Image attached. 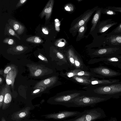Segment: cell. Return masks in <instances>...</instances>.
<instances>
[{"instance_id": "d590c367", "label": "cell", "mask_w": 121, "mask_h": 121, "mask_svg": "<svg viewBox=\"0 0 121 121\" xmlns=\"http://www.w3.org/2000/svg\"><path fill=\"white\" fill-rule=\"evenodd\" d=\"M27 1V0H20L19 1L16 5V7H18L24 4Z\"/></svg>"}, {"instance_id": "1f68e13d", "label": "cell", "mask_w": 121, "mask_h": 121, "mask_svg": "<svg viewBox=\"0 0 121 121\" xmlns=\"http://www.w3.org/2000/svg\"><path fill=\"white\" fill-rule=\"evenodd\" d=\"M55 52L57 56L59 58L65 61H66L64 56L61 53L56 50H55Z\"/></svg>"}, {"instance_id": "3957f363", "label": "cell", "mask_w": 121, "mask_h": 121, "mask_svg": "<svg viewBox=\"0 0 121 121\" xmlns=\"http://www.w3.org/2000/svg\"><path fill=\"white\" fill-rule=\"evenodd\" d=\"M85 94V91H82L60 93L57 95L52 99V103L65 106L72 100Z\"/></svg>"}, {"instance_id": "e0dca14e", "label": "cell", "mask_w": 121, "mask_h": 121, "mask_svg": "<svg viewBox=\"0 0 121 121\" xmlns=\"http://www.w3.org/2000/svg\"><path fill=\"white\" fill-rule=\"evenodd\" d=\"M5 86L4 99L2 106L3 110L9 107L12 100V96L9 85L6 84Z\"/></svg>"}, {"instance_id": "f6af8a7d", "label": "cell", "mask_w": 121, "mask_h": 121, "mask_svg": "<svg viewBox=\"0 0 121 121\" xmlns=\"http://www.w3.org/2000/svg\"><path fill=\"white\" fill-rule=\"evenodd\" d=\"M120 57H121V54L120 55Z\"/></svg>"}, {"instance_id": "603a6c76", "label": "cell", "mask_w": 121, "mask_h": 121, "mask_svg": "<svg viewBox=\"0 0 121 121\" xmlns=\"http://www.w3.org/2000/svg\"><path fill=\"white\" fill-rule=\"evenodd\" d=\"M9 23L14 30L18 34H21L24 31L25 27L18 22L12 20Z\"/></svg>"}, {"instance_id": "7bdbcfd3", "label": "cell", "mask_w": 121, "mask_h": 121, "mask_svg": "<svg viewBox=\"0 0 121 121\" xmlns=\"http://www.w3.org/2000/svg\"><path fill=\"white\" fill-rule=\"evenodd\" d=\"M1 121H6L4 118L3 117L1 118Z\"/></svg>"}, {"instance_id": "484cf974", "label": "cell", "mask_w": 121, "mask_h": 121, "mask_svg": "<svg viewBox=\"0 0 121 121\" xmlns=\"http://www.w3.org/2000/svg\"><path fill=\"white\" fill-rule=\"evenodd\" d=\"M102 8V13L108 15L112 16L117 14L115 12L106 8Z\"/></svg>"}, {"instance_id": "30bf717a", "label": "cell", "mask_w": 121, "mask_h": 121, "mask_svg": "<svg viewBox=\"0 0 121 121\" xmlns=\"http://www.w3.org/2000/svg\"><path fill=\"white\" fill-rule=\"evenodd\" d=\"M67 58L71 65L77 69H82L84 65L81 60L72 48L69 49L66 52Z\"/></svg>"}, {"instance_id": "cb8c5ba5", "label": "cell", "mask_w": 121, "mask_h": 121, "mask_svg": "<svg viewBox=\"0 0 121 121\" xmlns=\"http://www.w3.org/2000/svg\"><path fill=\"white\" fill-rule=\"evenodd\" d=\"M26 41L28 42L35 43H40L43 42L40 37L36 36L30 37L26 39Z\"/></svg>"}, {"instance_id": "d6a6232c", "label": "cell", "mask_w": 121, "mask_h": 121, "mask_svg": "<svg viewBox=\"0 0 121 121\" xmlns=\"http://www.w3.org/2000/svg\"><path fill=\"white\" fill-rule=\"evenodd\" d=\"M3 42L9 45L13 44L14 43V41L13 39L8 38L5 39L3 40Z\"/></svg>"}, {"instance_id": "8992f818", "label": "cell", "mask_w": 121, "mask_h": 121, "mask_svg": "<svg viewBox=\"0 0 121 121\" xmlns=\"http://www.w3.org/2000/svg\"><path fill=\"white\" fill-rule=\"evenodd\" d=\"M100 36V45L121 46V34L115 35L107 33L102 34Z\"/></svg>"}, {"instance_id": "f1b7e54d", "label": "cell", "mask_w": 121, "mask_h": 121, "mask_svg": "<svg viewBox=\"0 0 121 121\" xmlns=\"http://www.w3.org/2000/svg\"><path fill=\"white\" fill-rule=\"evenodd\" d=\"M46 89L43 87H40L37 88L32 93L33 95L37 94L44 91Z\"/></svg>"}, {"instance_id": "2e32d148", "label": "cell", "mask_w": 121, "mask_h": 121, "mask_svg": "<svg viewBox=\"0 0 121 121\" xmlns=\"http://www.w3.org/2000/svg\"><path fill=\"white\" fill-rule=\"evenodd\" d=\"M120 55L114 56L101 57L97 60V61H102L106 64L117 67V65L121 63V57Z\"/></svg>"}, {"instance_id": "4316f807", "label": "cell", "mask_w": 121, "mask_h": 121, "mask_svg": "<svg viewBox=\"0 0 121 121\" xmlns=\"http://www.w3.org/2000/svg\"><path fill=\"white\" fill-rule=\"evenodd\" d=\"M108 34L112 35H119L121 34V23L118 26Z\"/></svg>"}, {"instance_id": "d6986e66", "label": "cell", "mask_w": 121, "mask_h": 121, "mask_svg": "<svg viewBox=\"0 0 121 121\" xmlns=\"http://www.w3.org/2000/svg\"><path fill=\"white\" fill-rule=\"evenodd\" d=\"M30 108L28 107L14 113L12 115V118L15 120L21 119L29 115Z\"/></svg>"}, {"instance_id": "f35d334b", "label": "cell", "mask_w": 121, "mask_h": 121, "mask_svg": "<svg viewBox=\"0 0 121 121\" xmlns=\"http://www.w3.org/2000/svg\"><path fill=\"white\" fill-rule=\"evenodd\" d=\"M16 49L18 51H21L23 50L24 48L22 46H18L16 47Z\"/></svg>"}, {"instance_id": "e575fe53", "label": "cell", "mask_w": 121, "mask_h": 121, "mask_svg": "<svg viewBox=\"0 0 121 121\" xmlns=\"http://www.w3.org/2000/svg\"><path fill=\"white\" fill-rule=\"evenodd\" d=\"M65 10L68 11H72L73 9V5L71 4H67L65 6Z\"/></svg>"}, {"instance_id": "5b68a950", "label": "cell", "mask_w": 121, "mask_h": 121, "mask_svg": "<svg viewBox=\"0 0 121 121\" xmlns=\"http://www.w3.org/2000/svg\"><path fill=\"white\" fill-rule=\"evenodd\" d=\"M95 57H101L117 56L121 54V46L106 45L100 47L93 53Z\"/></svg>"}, {"instance_id": "9a60e30c", "label": "cell", "mask_w": 121, "mask_h": 121, "mask_svg": "<svg viewBox=\"0 0 121 121\" xmlns=\"http://www.w3.org/2000/svg\"><path fill=\"white\" fill-rule=\"evenodd\" d=\"M58 78L56 76H53L38 82L35 85L34 89L37 88L42 87L46 89L53 85L56 82Z\"/></svg>"}, {"instance_id": "83f0119b", "label": "cell", "mask_w": 121, "mask_h": 121, "mask_svg": "<svg viewBox=\"0 0 121 121\" xmlns=\"http://www.w3.org/2000/svg\"><path fill=\"white\" fill-rule=\"evenodd\" d=\"M5 86L2 88L0 94V108L2 106L4 99Z\"/></svg>"}, {"instance_id": "60d3db41", "label": "cell", "mask_w": 121, "mask_h": 121, "mask_svg": "<svg viewBox=\"0 0 121 121\" xmlns=\"http://www.w3.org/2000/svg\"><path fill=\"white\" fill-rule=\"evenodd\" d=\"M117 67L120 69H121V63L117 65Z\"/></svg>"}, {"instance_id": "836d02e7", "label": "cell", "mask_w": 121, "mask_h": 121, "mask_svg": "<svg viewBox=\"0 0 121 121\" xmlns=\"http://www.w3.org/2000/svg\"><path fill=\"white\" fill-rule=\"evenodd\" d=\"M8 32L11 35L16 37L19 40L20 39V37L18 36L15 31L10 28L8 29Z\"/></svg>"}, {"instance_id": "ac0fdd59", "label": "cell", "mask_w": 121, "mask_h": 121, "mask_svg": "<svg viewBox=\"0 0 121 121\" xmlns=\"http://www.w3.org/2000/svg\"><path fill=\"white\" fill-rule=\"evenodd\" d=\"M54 3L53 0H49L41 13L40 17L42 18L45 16L46 20H48L50 17Z\"/></svg>"}, {"instance_id": "52a82bcc", "label": "cell", "mask_w": 121, "mask_h": 121, "mask_svg": "<svg viewBox=\"0 0 121 121\" xmlns=\"http://www.w3.org/2000/svg\"><path fill=\"white\" fill-rule=\"evenodd\" d=\"M91 72L105 78H111L121 75V73L107 67L100 65L91 69Z\"/></svg>"}, {"instance_id": "44dd1931", "label": "cell", "mask_w": 121, "mask_h": 121, "mask_svg": "<svg viewBox=\"0 0 121 121\" xmlns=\"http://www.w3.org/2000/svg\"><path fill=\"white\" fill-rule=\"evenodd\" d=\"M91 77L84 76H76L71 78L75 82L86 85L91 84Z\"/></svg>"}, {"instance_id": "ba28073f", "label": "cell", "mask_w": 121, "mask_h": 121, "mask_svg": "<svg viewBox=\"0 0 121 121\" xmlns=\"http://www.w3.org/2000/svg\"><path fill=\"white\" fill-rule=\"evenodd\" d=\"M81 113V112L77 111H64L43 116H45L46 118L59 120H64L70 117H75Z\"/></svg>"}, {"instance_id": "7a4b0ae2", "label": "cell", "mask_w": 121, "mask_h": 121, "mask_svg": "<svg viewBox=\"0 0 121 121\" xmlns=\"http://www.w3.org/2000/svg\"><path fill=\"white\" fill-rule=\"evenodd\" d=\"M94 93L118 98L121 96V81L108 85L94 88Z\"/></svg>"}, {"instance_id": "74e56055", "label": "cell", "mask_w": 121, "mask_h": 121, "mask_svg": "<svg viewBox=\"0 0 121 121\" xmlns=\"http://www.w3.org/2000/svg\"><path fill=\"white\" fill-rule=\"evenodd\" d=\"M42 30L43 33L44 34L48 35L49 32L47 29L45 27H43L42 28Z\"/></svg>"}, {"instance_id": "9c48e42d", "label": "cell", "mask_w": 121, "mask_h": 121, "mask_svg": "<svg viewBox=\"0 0 121 121\" xmlns=\"http://www.w3.org/2000/svg\"><path fill=\"white\" fill-rule=\"evenodd\" d=\"M98 8V6H96L91 10H87L84 13L81 18L70 28L71 32H77L80 27L87 23L92 14Z\"/></svg>"}, {"instance_id": "8d00e7d4", "label": "cell", "mask_w": 121, "mask_h": 121, "mask_svg": "<svg viewBox=\"0 0 121 121\" xmlns=\"http://www.w3.org/2000/svg\"><path fill=\"white\" fill-rule=\"evenodd\" d=\"M38 57L39 59L43 60L46 62L48 61V60L47 58L42 54H39L38 55Z\"/></svg>"}, {"instance_id": "5bb4252c", "label": "cell", "mask_w": 121, "mask_h": 121, "mask_svg": "<svg viewBox=\"0 0 121 121\" xmlns=\"http://www.w3.org/2000/svg\"><path fill=\"white\" fill-rule=\"evenodd\" d=\"M91 85H94V88L114 84L119 82L120 81V80L118 79H100L98 78H94V77H91Z\"/></svg>"}, {"instance_id": "4dcf8cb0", "label": "cell", "mask_w": 121, "mask_h": 121, "mask_svg": "<svg viewBox=\"0 0 121 121\" xmlns=\"http://www.w3.org/2000/svg\"><path fill=\"white\" fill-rule=\"evenodd\" d=\"M14 66L12 65L8 66L4 69L3 72V76L4 77H6L7 75L12 70Z\"/></svg>"}, {"instance_id": "b9f144b4", "label": "cell", "mask_w": 121, "mask_h": 121, "mask_svg": "<svg viewBox=\"0 0 121 121\" xmlns=\"http://www.w3.org/2000/svg\"><path fill=\"white\" fill-rule=\"evenodd\" d=\"M3 82V80L2 78L0 76V84H1Z\"/></svg>"}, {"instance_id": "277c9868", "label": "cell", "mask_w": 121, "mask_h": 121, "mask_svg": "<svg viewBox=\"0 0 121 121\" xmlns=\"http://www.w3.org/2000/svg\"><path fill=\"white\" fill-rule=\"evenodd\" d=\"M100 110L93 108L85 110L77 116L71 119V121H95L101 117Z\"/></svg>"}, {"instance_id": "8fae6325", "label": "cell", "mask_w": 121, "mask_h": 121, "mask_svg": "<svg viewBox=\"0 0 121 121\" xmlns=\"http://www.w3.org/2000/svg\"><path fill=\"white\" fill-rule=\"evenodd\" d=\"M117 23V22L112 21V19H109L101 21H99L95 28L97 33L102 34L107 33L109 28L116 25Z\"/></svg>"}, {"instance_id": "6da1fadb", "label": "cell", "mask_w": 121, "mask_h": 121, "mask_svg": "<svg viewBox=\"0 0 121 121\" xmlns=\"http://www.w3.org/2000/svg\"><path fill=\"white\" fill-rule=\"evenodd\" d=\"M110 96L99 95H89L85 94L72 100L65 106L68 107L93 106L96 104L110 99Z\"/></svg>"}, {"instance_id": "7402d4cb", "label": "cell", "mask_w": 121, "mask_h": 121, "mask_svg": "<svg viewBox=\"0 0 121 121\" xmlns=\"http://www.w3.org/2000/svg\"><path fill=\"white\" fill-rule=\"evenodd\" d=\"M17 74V70L14 66L9 73L6 77V81L7 84L13 86L15 79Z\"/></svg>"}, {"instance_id": "d4e9b609", "label": "cell", "mask_w": 121, "mask_h": 121, "mask_svg": "<svg viewBox=\"0 0 121 121\" xmlns=\"http://www.w3.org/2000/svg\"><path fill=\"white\" fill-rule=\"evenodd\" d=\"M87 28V23L85 24L79 28L78 30V32L77 37L78 38L81 39L82 38L86 31Z\"/></svg>"}, {"instance_id": "7c38bea8", "label": "cell", "mask_w": 121, "mask_h": 121, "mask_svg": "<svg viewBox=\"0 0 121 121\" xmlns=\"http://www.w3.org/2000/svg\"><path fill=\"white\" fill-rule=\"evenodd\" d=\"M27 66L30 71L31 76L38 77L45 75L49 71L48 69L42 65H28Z\"/></svg>"}, {"instance_id": "f546056e", "label": "cell", "mask_w": 121, "mask_h": 121, "mask_svg": "<svg viewBox=\"0 0 121 121\" xmlns=\"http://www.w3.org/2000/svg\"><path fill=\"white\" fill-rule=\"evenodd\" d=\"M106 8L115 12H118L121 13V7H116L114 6H109Z\"/></svg>"}, {"instance_id": "ab89813d", "label": "cell", "mask_w": 121, "mask_h": 121, "mask_svg": "<svg viewBox=\"0 0 121 121\" xmlns=\"http://www.w3.org/2000/svg\"><path fill=\"white\" fill-rule=\"evenodd\" d=\"M64 42H60L58 43L57 44V46L59 47L63 46L64 45Z\"/></svg>"}, {"instance_id": "ffe728a7", "label": "cell", "mask_w": 121, "mask_h": 121, "mask_svg": "<svg viewBox=\"0 0 121 121\" xmlns=\"http://www.w3.org/2000/svg\"><path fill=\"white\" fill-rule=\"evenodd\" d=\"M102 13V8H98L96 11L91 21L92 26L90 31L91 32L95 29L98 22L99 21Z\"/></svg>"}, {"instance_id": "ee69618b", "label": "cell", "mask_w": 121, "mask_h": 121, "mask_svg": "<svg viewBox=\"0 0 121 121\" xmlns=\"http://www.w3.org/2000/svg\"><path fill=\"white\" fill-rule=\"evenodd\" d=\"M62 121H71V119L67 120H65Z\"/></svg>"}, {"instance_id": "4fadbf2b", "label": "cell", "mask_w": 121, "mask_h": 121, "mask_svg": "<svg viewBox=\"0 0 121 121\" xmlns=\"http://www.w3.org/2000/svg\"><path fill=\"white\" fill-rule=\"evenodd\" d=\"M66 76L71 78L74 76H84L91 77H96L101 78L104 79L102 76L94 73L92 72H89L83 71L80 69H76L71 70L65 73Z\"/></svg>"}]
</instances>
